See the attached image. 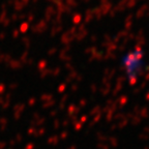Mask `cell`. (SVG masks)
<instances>
[{
  "mask_svg": "<svg viewBox=\"0 0 149 149\" xmlns=\"http://www.w3.org/2000/svg\"><path fill=\"white\" fill-rule=\"evenodd\" d=\"M121 65L124 68L126 77L134 80L143 66V54L140 50H133L124 54L121 58Z\"/></svg>",
  "mask_w": 149,
  "mask_h": 149,
  "instance_id": "6da1fadb",
  "label": "cell"
}]
</instances>
